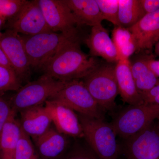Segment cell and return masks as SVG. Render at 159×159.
I'll return each mask as SVG.
<instances>
[{
	"mask_svg": "<svg viewBox=\"0 0 159 159\" xmlns=\"http://www.w3.org/2000/svg\"><path fill=\"white\" fill-rule=\"evenodd\" d=\"M80 48L79 38L61 47L43 68L44 74L61 81L81 80L101 64Z\"/></svg>",
	"mask_w": 159,
	"mask_h": 159,
	"instance_id": "6da1fadb",
	"label": "cell"
},
{
	"mask_svg": "<svg viewBox=\"0 0 159 159\" xmlns=\"http://www.w3.org/2000/svg\"><path fill=\"white\" fill-rule=\"evenodd\" d=\"M79 120L89 148L99 159H118L121 148L111 123L78 114Z\"/></svg>",
	"mask_w": 159,
	"mask_h": 159,
	"instance_id": "7a4b0ae2",
	"label": "cell"
},
{
	"mask_svg": "<svg viewBox=\"0 0 159 159\" xmlns=\"http://www.w3.org/2000/svg\"><path fill=\"white\" fill-rule=\"evenodd\" d=\"M31 68H43L66 43L78 38L77 33L44 32L34 35L20 34Z\"/></svg>",
	"mask_w": 159,
	"mask_h": 159,
	"instance_id": "3957f363",
	"label": "cell"
},
{
	"mask_svg": "<svg viewBox=\"0 0 159 159\" xmlns=\"http://www.w3.org/2000/svg\"><path fill=\"white\" fill-rule=\"evenodd\" d=\"M67 81H61L43 74L38 79L22 86L9 99L16 114L27 109L42 105L60 90Z\"/></svg>",
	"mask_w": 159,
	"mask_h": 159,
	"instance_id": "277c9868",
	"label": "cell"
},
{
	"mask_svg": "<svg viewBox=\"0 0 159 159\" xmlns=\"http://www.w3.org/2000/svg\"><path fill=\"white\" fill-rule=\"evenodd\" d=\"M86 87L98 105L104 110L115 106V99L119 94L115 66L101 64L82 79Z\"/></svg>",
	"mask_w": 159,
	"mask_h": 159,
	"instance_id": "5b68a950",
	"label": "cell"
},
{
	"mask_svg": "<svg viewBox=\"0 0 159 159\" xmlns=\"http://www.w3.org/2000/svg\"><path fill=\"white\" fill-rule=\"evenodd\" d=\"M87 116L102 119L103 110L91 96L81 80L67 81L60 90L48 99Z\"/></svg>",
	"mask_w": 159,
	"mask_h": 159,
	"instance_id": "8992f818",
	"label": "cell"
},
{
	"mask_svg": "<svg viewBox=\"0 0 159 159\" xmlns=\"http://www.w3.org/2000/svg\"><path fill=\"white\" fill-rule=\"evenodd\" d=\"M159 118V105L143 103L129 105L111 123L117 135L125 139L147 127Z\"/></svg>",
	"mask_w": 159,
	"mask_h": 159,
	"instance_id": "52a82bcc",
	"label": "cell"
},
{
	"mask_svg": "<svg viewBox=\"0 0 159 159\" xmlns=\"http://www.w3.org/2000/svg\"><path fill=\"white\" fill-rule=\"evenodd\" d=\"M124 140L121 150L125 159H159V130L155 121Z\"/></svg>",
	"mask_w": 159,
	"mask_h": 159,
	"instance_id": "ba28073f",
	"label": "cell"
},
{
	"mask_svg": "<svg viewBox=\"0 0 159 159\" xmlns=\"http://www.w3.org/2000/svg\"><path fill=\"white\" fill-rule=\"evenodd\" d=\"M51 31L76 34L78 22L64 0H36Z\"/></svg>",
	"mask_w": 159,
	"mask_h": 159,
	"instance_id": "9c48e42d",
	"label": "cell"
},
{
	"mask_svg": "<svg viewBox=\"0 0 159 159\" xmlns=\"http://www.w3.org/2000/svg\"><path fill=\"white\" fill-rule=\"evenodd\" d=\"M9 20V29L22 35H34L52 31L36 0L26 1L19 12Z\"/></svg>",
	"mask_w": 159,
	"mask_h": 159,
	"instance_id": "30bf717a",
	"label": "cell"
},
{
	"mask_svg": "<svg viewBox=\"0 0 159 159\" xmlns=\"http://www.w3.org/2000/svg\"><path fill=\"white\" fill-rule=\"evenodd\" d=\"M0 47L19 78L21 80L29 77L31 68L20 34L7 29L0 35Z\"/></svg>",
	"mask_w": 159,
	"mask_h": 159,
	"instance_id": "8fae6325",
	"label": "cell"
},
{
	"mask_svg": "<svg viewBox=\"0 0 159 159\" xmlns=\"http://www.w3.org/2000/svg\"><path fill=\"white\" fill-rule=\"evenodd\" d=\"M45 103L52 123L59 132L74 138H83V131L79 117L74 110L49 100Z\"/></svg>",
	"mask_w": 159,
	"mask_h": 159,
	"instance_id": "7c38bea8",
	"label": "cell"
},
{
	"mask_svg": "<svg viewBox=\"0 0 159 159\" xmlns=\"http://www.w3.org/2000/svg\"><path fill=\"white\" fill-rule=\"evenodd\" d=\"M128 29L135 41L136 52L152 50L159 41V9L145 15Z\"/></svg>",
	"mask_w": 159,
	"mask_h": 159,
	"instance_id": "4fadbf2b",
	"label": "cell"
},
{
	"mask_svg": "<svg viewBox=\"0 0 159 159\" xmlns=\"http://www.w3.org/2000/svg\"><path fill=\"white\" fill-rule=\"evenodd\" d=\"M34 147L41 159H61L69 145L66 136L51 126L42 135L33 139Z\"/></svg>",
	"mask_w": 159,
	"mask_h": 159,
	"instance_id": "5bb4252c",
	"label": "cell"
},
{
	"mask_svg": "<svg viewBox=\"0 0 159 159\" xmlns=\"http://www.w3.org/2000/svg\"><path fill=\"white\" fill-rule=\"evenodd\" d=\"M85 43L93 57H101L110 63L119 60L116 48L102 25L92 27Z\"/></svg>",
	"mask_w": 159,
	"mask_h": 159,
	"instance_id": "9a60e30c",
	"label": "cell"
},
{
	"mask_svg": "<svg viewBox=\"0 0 159 159\" xmlns=\"http://www.w3.org/2000/svg\"><path fill=\"white\" fill-rule=\"evenodd\" d=\"M115 74L119 94L123 101L129 105L143 103L133 77L129 60H119L115 66Z\"/></svg>",
	"mask_w": 159,
	"mask_h": 159,
	"instance_id": "2e32d148",
	"label": "cell"
},
{
	"mask_svg": "<svg viewBox=\"0 0 159 159\" xmlns=\"http://www.w3.org/2000/svg\"><path fill=\"white\" fill-rule=\"evenodd\" d=\"M20 113L22 129L32 139L42 135L51 126V117L43 105L27 109Z\"/></svg>",
	"mask_w": 159,
	"mask_h": 159,
	"instance_id": "e0dca14e",
	"label": "cell"
},
{
	"mask_svg": "<svg viewBox=\"0 0 159 159\" xmlns=\"http://www.w3.org/2000/svg\"><path fill=\"white\" fill-rule=\"evenodd\" d=\"M78 22V25L93 27L102 25L104 20L96 0H64Z\"/></svg>",
	"mask_w": 159,
	"mask_h": 159,
	"instance_id": "ac0fdd59",
	"label": "cell"
},
{
	"mask_svg": "<svg viewBox=\"0 0 159 159\" xmlns=\"http://www.w3.org/2000/svg\"><path fill=\"white\" fill-rule=\"evenodd\" d=\"M13 111L6 122L0 139V159H15L22 128Z\"/></svg>",
	"mask_w": 159,
	"mask_h": 159,
	"instance_id": "d6986e66",
	"label": "cell"
},
{
	"mask_svg": "<svg viewBox=\"0 0 159 159\" xmlns=\"http://www.w3.org/2000/svg\"><path fill=\"white\" fill-rule=\"evenodd\" d=\"M132 73L140 95L148 92L159 82V79L151 70L146 57L139 58L131 63Z\"/></svg>",
	"mask_w": 159,
	"mask_h": 159,
	"instance_id": "ffe728a7",
	"label": "cell"
},
{
	"mask_svg": "<svg viewBox=\"0 0 159 159\" xmlns=\"http://www.w3.org/2000/svg\"><path fill=\"white\" fill-rule=\"evenodd\" d=\"M112 39L116 48L120 59H129L137 51L135 41L128 28L115 27L112 32Z\"/></svg>",
	"mask_w": 159,
	"mask_h": 159,
	"instance_id": "44dd1931",
	"label": "cell"
},
{
	"mask_svg": "<svg viewBox=\"0 0 159 159\" xmlns=\"http://www.w3.org/2000/svg\"><path fill=\"white\" fill-rule=\"evenodd\" d=\"M145 15L140 0H119L118 17L121 26L130 28Z\"/></svg>",
	"mask_w": 159,
	"mask_h": 159,
	"instance_id": "7402d4cb",
	"label": "cell"
},
{
	"mask_svg": "<svg viewBox=\"0 0 159 159\" xmlns=\"http://www.w3.org/2000/svg\"><path fill=\"white\" fill-rule=\"evenodd\" d=\"M21 80L13 70L0 66V93L7 91L18 90Z\"/></svg>",
	"mask_w": 159,
	"mask_h": 159,
	"instance_id": "603a6c76",
	"label": "cell"
},
{
	"mask_svg": "<svg viewBox=\"0 0 159 159\" xmlns=\"http://www.w3.org/2000/svg\"><path fill=\"white\" fill-rule=\"evenodd\" d=\"M15 159H41L38 154L31 138L22 129Z\"/></svg>",
	"mask_w": 159,
	"mask_h": 159,
	"instance_id": "cb8c5ba5",
	"label": "cell"
},
{
	"mask_svg": "<svg viewBox=\"0 0 159 159\" xmlns=\"http://www.w3.org/2000/svg\"><path fill=\"white\" fill-rule=\"evenodd\" d=\"M104 20L113 24L115 27L120 26L118 12L119 0H96Z\"/></svg>",
	"mask_w": 159,
	"mask_h": 159,
	"instance_id": "d4e9b609",
	"label": "cell"
},
{
	"mask_svg": "<svg viewBox=\"0 0 159 159\" xmlns=\"http://www.w3.org/2000/svg\"><path fill=\"white\" fill-rule=\"evenodd\" d=\"M25 0H0V18L6 21L11 20L19 12Z\"/></svg>",
	"mask_w": 159,
	"mask_h": 159,
	"instance_id": "484cf974",
	"label": "cell"
},
{
	"mask_svg": "<svg viewBox=\"0 0 159 159\" xmlns=\"http://www.w3.org/2000/svg\"><path fill=\"white\" fill-rule=\"evenodd\" d=\"M61 159H99L89 148L76 144Z\"/></svg>",
	"mask_w": 159,
	"mask_h": 159,
	"instance_id": "4316f807",
	"label": "cell"
},
{
	"mask_svg": "<svg viewBox=\"0 0 159 159\" xmlns=\"http://www.w3.org/2000/svg\"><path fill=\"white\" fill-rule=\"evenodd\" d=\"M13 111L9 100L0 93V139L4 126Z\"/></svg>",
	"mask_w": 159,
	"mask_h": 159,
	"instance_id": "83f0119b",
	"label": "cell"
},
{
	"mask_svg": "<svg viewBox=\"0 0 159 159\" xmlns=\"http://www.w3.org/2000/svg\"><path fill=\"white\" fill-rule=\"evenodd\" d=\"M141 96L144 103L159 105V82Z\"/></svg>",
	"mask_w": 159,
	"mask_h": 159,
	"instance_id": "f1b7e54d",
	"label": "cell"
},
{
	"mask_svg": "<svg viewBox=\"0 0 159 159\" xmlns=\"http://www.w3.org/2000/svg\"><path fill=\"white\" fill-rule=\"evenodd\" d=\"M145 14L155 12L159 9V0H140Z\"/></svg>",
	"mask_w": 159,
	"mask_h": 159,
	"instance_id": "f546056e",
	"label": "cell"
},
{
	"mask_svg": "<svg viewBox=\"0 0 159 159\" xmlns=\"http://www.w3.org/2000/svg\"><path fill=\"white\" fill-rule=\"evenodd\" d=\"M148 66L157 77H159V60H157L152 57H146Z\"/></svg>",
	"mask_w": 159,
	"mask_h": 159,
	"instance_id": "4dcf8cb0",
	"label": "cell"
},
{
	"mask_svg": "<svg viewBox=\"0 0 159 159\" xmlns=\"http://www.w3.org/2000/svg\"><path fill=\"white\" fill-rule=\"evenodd\" d=\"M0 65L13 70L2 49L0 47Z\"/></svg>",
	"mask_w": 159,
	"mask_h": 159,
	"instance_id": "1f68e13d",
	"label": "cell"
},
{
	"mask_svg": "<svg viewBox=\"0 0 159 159\" xmlns=\"http://www.w3.org/2000/svg\"><path fill=\"white\" fill-rule=\"evenodd\" d=\"M155 52L157 55L159 56V41L155 46Z\"/></svg>",
	"mask_w": 159,
	"mask_h": 159,
	"instance_id": "d6a6232c",
	"label": "cell"
},
{
	"mask_svg": "<svg viewBox=\"0 0 159 159\" xmlns=\"http://www.w3.org/2000/svg\"><path fill=\"white\" fill-rule=\"evenodd\" d=\"M5 22L6 21H5L4 20L2 19V18H0V35H1V34H2V33L1 31V29H2V27L3 25L5 24Z\"/></svg>",
	"mask_w": 159,
	"mask_h": 159,
	"instance_id": "836d02e7",
	"label": "cell"
},
{
	"mask_svg": "<svg viewBox=\"0 0 159 159\" xmlns=\"http://www.w3.org/2000/svg\"><path fill=\"white\" fill-rule=\"evenodd\" d=\"M158 119V122L157 123V125L158 128L159 130V118Z\"/></svg>",
	"mask_w": 159,
	"mask_h": 159,
	"instance_id": "e575fe53",
	"label": "cell"
},
{
	"mask_svg": "<svg viewBox=\"0 0 159 159\" xmlns=\"http://www.w3.org/2000/svg\"></svg>",
	"mask_w": 159,
	"mask_h": 159,
	"instance_id": "d590c367",
	"label": "cell"
}]
</instances>
